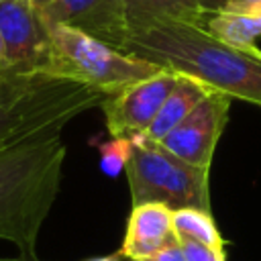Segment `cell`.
Wrapping results in <instances>:
<instances>
[{
  "instance_id": "cell-1",
  "label": "cell",
  "mask_w": 261,
  "mask_h": 261,
  "mask_svg": "<svg viewBox=\"0 0 261 261\" xmlns=\"http://www.w3.org/2000/svg\"><path fill=\"white\" fill-rule=\"evenodd\" d=\"M122 51L261 108V49H237L204 27L167 20L128 35Z\"/></svg>"
},
{
  "instance_id": "cell-2",
  "label": "cell",
  "mask_w": 261,
  "mask_h": 261,
  "mask_svg": "<svg viewBox=\"0 0 261 261\" xmlns=\"http://www.w3.org/2000/svg\"><path fill=\"white\" fill-rule=\"evenodd\" d=\"M65 155L61 135L0 151V239L22 257H39L37 239L57 200Z\"/></svg>"
},
{
  "instance_id": "cell-3",
  "label": "cell",
  "mask_w": 261,
  "mask_h": 261,
  "mask_svg": "<svg viewBox=\"0 0 261 261\" xmlns=\"http://www.w3.org/2000/svg\"><path fill=\"white\" fill-rule=\"evenodd\" d=\"M106 96L47 73L0 71V151L61 130Z\"/></svg>"
},
{
  "instance_id": "cell-4",
  "label": "cell",
  "mask_w": 261,
  "mask_h": 261,
  "mask_svg": "<svg viewBox=\"0 0 261 261\" xmlns=\"http://www.w3.org/2000/svg\"><path fill=\"white\" fill-rule=\"evenodd\" d=\"M45 24L51 41L47 75L73 80L94 88L104 96H112L165 69L151 61L118 51L73 27L59 22Z\"/></svg>"
},
{
  "instance_id": "cell-5",
  "label": "cell",
  "mask_w": 261,
  "mask_h": 261,
  "mask_svg": "<svg viewBox=\"0 0 261 261\" xmlns=\"http://www.w3.org/2000/svg\"><path fill=\"white\" fill-rule=\"evenodd\" d=\"M124 173L133 206L157 202L171 210L202 208L212 212L210 171L175 157L159 143L135 137Z\"/></svg>"
},
{
  "instance_id": "cell-6",
  "label": "cell",
  "mask_w": 261,
  "mask_h": 261,
  "mask_svg": "<svg viewBox=\"0 0 261 261\" xmlns=\"http://www.w3.org/2000/svg\"><path fill=\"white\" fill-rule=\"evenodd\" d=\"M230 102L226 94L212 90L159 145L175 157L210 171L218 139L228 122Z\"/></svg>"
},
{
  "instance_id": "cell-7",
  "label": "cell",
  "mask_w": 261,
  "mask_h": 261,
  "mask_svg": "<svg viewBox=\"0 0 261 261\" xmlns=\"http://www.w3.org/2000/svg\"><path fill=\"white\" fill-rule=\"evenodd\" d=\"M0 35L12 71L47 73L51 41L33 0L0 2Z\"/></svg>"
},
{
  "instance_id": "cell-8",
  "label": "cell",
  "mask_w": 261,
  "mask_h": 261,
  "mask_svg": "<svg viewBox=\"0 0 261 261\" xmlns=\"http://www.w3.org/2000/svg\"><path fill=\"white\" fill-rule=\"evenodd\" d=\"M175 71L163 69L153 77L137 82L112 96H106L100 104L104 112V122L110 137L135 139L145 135V130L155 120L159 108L163 106L167 94L177 82Z\"/></svg>"
},
{
  "instance_id": "cell-9",
  "label": "cell",
  "mask_w": 261,
  "mask_h": 261,
  "mask_svg": "<svg viewBox=\"0 0 261 261\" xmlns=\"http://www.w3.org/2000/svg\"><path fill=\"white\" fill-rule=\"evenodd\" d=\"M33 4L45 22L73 27L118 51L128 39L124 0H39Z\"/></svg>"
},
{
  "instance_id": "cell-10",
  "label": "cell",
  "mask_w": 261,
  "mask_h": 261,
  "mask_svg": "<svg viewBox=\"0 0 261 261\" xmlns=\"http://www.w3.org/2000/svg\"><path fill=\"white\" fill-rule=\"evenodd\" d=\"M177 243L173 230V210L165 204L147 202L130 206L122 247L118 251L126 261H147L165 247Z\"/></svg>"
},
{
  "instance_id": "cell-11",
  "label": "cell",
  "mask_w": 261,
  "mask_h": 261,
  "mask_svg": "<svg viewBox=\"0 0 261 261\" xmlns=\"http://www.w3.org/2000/svg\"><path fill=\"white\" fill-rule=\"evenodd\" d=\"M204 31L214 39L237 47L255 51L261 37V0H245L220 12L206 14Z\"/></svg>"
},
{
  "instance_id": "cell-12",
  "label": "cell",
  "mask_w": 261,
  "mask_h": 261,
  "mask_svg": "<svg viewBox=\"0 0 261 261\" xmlns=\"http://www.w3.org/2000/svg\"><path fill=\"white\" fill-rule=\"evenodd\" d=\"M124 16L128 35L167 20L198 27H204L206 20L196 0H124Z\"/></svg>"
},
{
  "instance_id": "cell-13",
  "label": "cell",
  "mask_w": 261,
  "mask_h": 261,
  "mask_svg": "<svg viewBox=\"0 0 261 261\" xmlns=\"http://www.w3.org/2000/svg\"><path fill=\"white\" fill-rule=\"evenodd\" d=\"M210 92L212 90L208 86H204L202 82L179 73L175 86L167 94V98H165L163 106L159 108L155 120L151 122V126L141 137L147 139V141H153V143H161V139L169 130H173Z\"/></svg>"
},
{
  "instance_id": "cell-14",
  "label": "cell",
  "mask_w": 261,
  "mask_h": 261,
  "mask_svg": "<svg viewBox=\"0 0 261 261\" xmlns=\"http://www.w3.org/2000/svg\"><path fill=\"white\" fill-rule=\"evenodd\" d=\"M173 230L177 239H190L208 247L224 249V239L216 226L212 212L202 208H179L173 210Z\"/></svg>"
},
{
  "instance_id": "cell-15",
  "label": "cell",
  "mask_w": 261,
  "mask_h": 261,
  "mask_svg": "<svg viewBox=\"0 0 261 261\" xmlns=\"http://www.w3.org/2000/svg\"><path fill=\"white\" fill-rule=\"evenodd\" d=\"M130 149H133V139H124V137H110V141L100 143L98 145L100 169L110 177L118 175L120 171H124L128 163Z\"/></svg>"
},
{
  "instance_id": "cell-16",
  "label": "cell",
  "mask_w": 261,
  "mask_h": 261,
  "mask_svg": "<svg viewBox=\"0 0 261 261\" xmlns=\"http://www.w3.org/2000/svg\"><path fill=\"white\" fill-rule=\"evenodd\" d=\"M177 243L186 255V261H226L224 249L208 247V245H202L190 239H177Z\"/></svg>"
},
{
  "instance_id": "cell-17",
  "label": "cell",
  "mask_w": 261,
  "mask_h": 261,
  "mask_svg": "<svg viewBox=\"0 0 261 261\" xmlns=\"http://www.w3.org/2000/svg\"><path fill=\"white\" fill-rule=\"evenodd\" d=\"M147 261H186V255H184L179 243H173V245L165 247L163 251H159L157 255H153V257L147 259Z\"/></svg>"
},
{
  "instance_id": "cell-18",
  "label": "cell",
  "mask_w": 261,
  "mask_h": 261,
  "mask_svg": "<svg viewBox=\"0 0 261 261\" xmlns=\"http://www.w3.org/2000/svg\"><path fill=\"white\" fill-rule=\"evenodd\" d=\"M198 6L202 8L204 14H214V12H220L232 4H239V2H245V0H196Z\"/></svg>"
},
{
  "instance_id": "cell-19",
  "label": "cell",
  "mask_w": 261,
  "mask_h": 261,
  "mask_svg": "<svg viewBox=\"0 0 261 261\" xmlns=\"http://www.w3.org/2000/svg\"><path fill=\"white\" fill-rule=\"evenodd\" d=\"M8 69H10V63H8L6 47H4V41H2V35H0V71H8Z\"/></svg>"
},
{
  "instance_id": "cell-20",
  "label": "cell",
  "mask_w": 261,
  "mask_h": 261,
  "mask_svg": "<svg viewBox=\"0 0 261 261\" xmlns=\"http://www.w3.org/2000/svg\"><path fill=\"white\" fill-rule=\"evenodd\" d=\"M0 261H43V259H39V257H22V255H18V257H0Z\"/></svg>"
},
{
  "instance_id": "cell-21",
  "label": "cell",
  "mask_w": 261,
  "mask_h": 261,
  "mask_svg": "<svg viewBox=\"0 0 261 261\" xmlns=\"http://www.w3.org/2000/svg\"><path fill=\"white\" fill-rule=\"evenodd\" d=\"M86 261H120V255H104V257H92Z\"/></svg>"
},
{
  "instance_id": "cell-22",
  "label": "cell",
  "mask_w": 261,
  "mask_h": 261,
  "mask_svg": "<svg viewBox=\"0 0 261 261\" xmlns=\"http://www.w3.org/2000/svg\"><path fill=\"white\" fill-rule=\"evenodd\" d=\"M33 2H39V0H33Z\"/></svg>"
},
{
  "instance_id": "cell-23",
  "label": "cell",
  "mask_w": 261,
  "mask_h": 261,
  "mask_svg": "<svg viewBox=\"0 0 261 261\" xmlns=\"http://www.w3.org/2000/svg\"><path fill=\"white\" fill-rule=\"evenodd\" d=\"M0 2H2V0H0Z\"/></svg>"
}]
</instances>
